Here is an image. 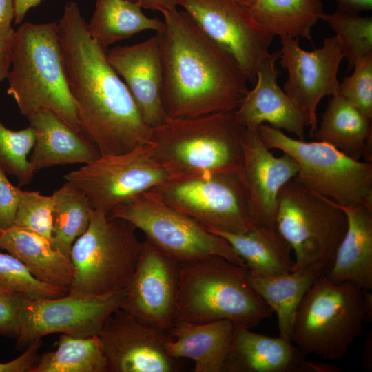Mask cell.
I'll return each mask as SVG.
<instances>
[{
  "mask_svg": "<svg viewBox=\"0 0 372 372\" xmlns=\"http://www.w3.org/2000/svg\"><path fill=\"white\" fill-rule=\"evenodd\" d=\"M57 28L81 134L101 156L122 154L151 143L152 129L108 63L107 50L91 38L76 2L66 3Z\"/></svg>",
  "mask_w": 372,
  "mask_h": 372,
  "instance_id": "obj_1",
  "label": "cell"
},
{
  "mask_svg": "<svg viewBox=\"0 0 372 372\" xmlns=\"http://www.w3.org/2000/svg\"><path fill=\"white\" fill-rule=\"evenodd\" d=\"M156 32L163 67L162 102L167 118L235 110L248 91L235 62L184 10L162 12Z\"/></svg>",
  "mask_w": 372,
  "mask_h": 372,
  "instance_id": "obj_2",
  "label": "cell"
},
{
  "mask_svg": "<svg viewBox=\"0 0 372 372\" xmlns=\"http://www.w3.org/2000/svg\"><path fill=\"white\" fill-rule=\"evenodd\" d=\"M246 267L209 255L179 262L176 322L229 320L252 329L273 311L249 284Z\"/></svg>",
  "mask_w": 372,
  "mask_h": 372,
  "instance_id": "obj_3",
  "label": "cell"
},
{
  "mask_svg": "<svg viewBox=\"0 0 372 372\" xmlns=\"http://www.w3.org/2000/svg\"><path fill=\"white\" fill-rule=\"evenodd\" d=\"M11 65L7 93L12 96L22 115L50 110L81 134L57 23L21 24L15 30Z\"/></svg>",
  "mask_w": 372,
  "mask_h": 372,
  "instance_id": "obj_4",
  "label": "cell"
},
{
  "mask_svg": "<svg viewBox=\"0 0 372 372\" xmlns=\"http://www.w3.org/2000/svg\"><path fill=\"white\" fill-rule=\"evenodd\" d=\"M245 130L235 110L167 118L152 129L153 156L171 177L205 173L241 176Z\"/></svg>",
  "mask_w": 372,
  "mask_h": 372,
  "instance_id": "obj_5",
  "label": "cell"
},
{
  "mask_svg": "<svg viewBox=\"0 0 372 372\" xmlns=\"http://www.w3.org/2000/svg\"><path fill=\"white\" fill-rule=\"evenodd\" d=\"M372 320V296L324 274L308 289L296 312L291 341L305 355L342 358Z\"/></svg>",
  "mask_w": 372,
  "mask_h": 372,
  "instance_id": "obj_6",
  "label": "cell"
},
{
  "mask_svg": "<svg viewBox=\"0 0 372 372\" xmlns=\"http://www.w3.org/2000/svg\"><path fill=\"white\" fill-rule=\"evenodd\" d=\"M130 222L94 210L87 230L73 243L74 273L68 293L101 296L125 291L143 242Z\"/></svg>",
  "mask_w": 372,
  "mask_h": 372,
  "instance_id": "obj_7",
  "label": "cell"
},
{
  "mask_svg": "<svg viewBox=\"0 0 372 372\" xmlns=\"http://www.w3.org/2000/svg\"><path fill=\"white\" fill-rule=\"evenodd\" d=\"M257 130L269 149L280 150L297 161L295 178L303 186L340 205L372 208L371 163L353 159L326 143L289 137L265 123Z\"/></svg>",
  "mask_w": 372,
  "mask_h": 372,
  "instance_id": "obj_8",
  "label": "cell"
},
{
  "mask_svg": "<svg viewBox=\"0 0 372 372\" xmlns=\"http://www.w3.org/2000/svg\"><path fill=\"white\" fill-rule=\"evenodd\" d=\"M347 224L345 214L335 202L307 189L295 178L279 192L276 229L291 247L293 270L320 262L327 271Z\"/></svg>",
  "mask_w": 372,
  "mask_h": 372,
  "instance_id": "obj_9",
  "label": "cell"
},
{
  "mask_svg": "<svg viewBox=\"0 0 372 372\" xmlns=\"http://www.w3.org/2000/svg\"><path fill=\"white\" fill-rule=\"evenodd\" d=\"M108 215L132 223L145 240L178 262L218 255L245 267L226 240L167 204L154 190L116 206Z\"/></svg>",
  "mask_w": 372,
  "mask_h": 372,
  "instance_id": "obj_10",
  "label": "cell"
},
{
  "mask_svg": "<svg viewBox=\"0 0 372 372\" xmlns=\"http://www.w3.org/2000/svg\"><path fill=\"white\" fill-rule=\"evenodd\" d=\"M153 190L167 204L208 231L237 234L255 226L240 174L205 173L171 177Z\"/></svg>",
  "mask_w": 372,
  "mask_h": 372,
  "instance_id": "obj_11",
  "label": "cell"
},
{
  "mask_svg": "<svg viewBox=\"0 0 372 372\" xmlns=\"http://www.w3.org/2000/svg\"><path fill=\"white\" fill-rule=\"evenodd\" d=\"M63 178L87 195L94 210L109 214L171 176L154 159L151 143L125 153L100 156Z\"/></svg>",
  "mask_w": 372,
  "mask_h": 372,
  "instance_id": "obj_12",
  "label": "cell"
},
{
  "mask_svg": "<svg viewBox=\"0 0 372 372\" xmlns=\"http://www.w3.org/2000/svg\"><path fill=\"white\" fill-rule=\"evenodd\" d=\"M178 6L254 83L256 68L275 36L257 23L249 9L235 0H178Z\"/></svg>",
  "mask_w": 372,
  "mask_h": 372,
  "instance_id": "obj_13",
  "label": "cell"
},
{
  "mask_svg": "<svg viewBox=\"0 0 372 372\" xmlns=\"http://www.w3.org/2000/svg\"><path fill=\"white\" fill-rule=\"evenodd\" d=\"M125 291L101 295L67 293L57 298H26L17 337V347L52 333L76 337L99 335L107 318L120 309Z\"/></svg>",
  "mask_w": 372,
  "mask_h": 372,
  "instance_id": "obj_14",
  "label": "cell"
},
{
  "mask_svg": "<svg viewBox=\"0 0 372 372\" xmlns=\"http://www.w3.org/2000/svg\"><path fill=\"white\" fill-rule=\"evenodd\" d=\"M279 63L288 72L284 91L307 114L310 134L318 127L317 107L324 96L339 94V66L344 59L334 35L324 39L323 45L311 51L303 50L298 38L280 36Z\"/></svg>",
  "mask_w": 372,
  "mask_h": 372,
  "instance_id": "obj_15",
  "label": "cell"
},
{
  "mask_svg": "<svg viewBox=\"0 0 372 372\" xmlns=\"http://www.w3.org/2000/svg\"><path fill=\"white\" fill-rule=\"evenodd\" d=\"M107 372H176V359L168 355L170 331L145 324L118 309L105 322L99 335Z\"/></svg>",
  "mask_w": 372,
  "mask_h": 372,
  "instance_id": "obj_16",
  "label": "cell"
},
{
  "mask_svg": "<svg viewBox=\"0 0 372 372\" xmlns=\"http://www.w3.org/2000/svg\"><path fill=\"white\" fill-rule=\"evenodd\" d=\"M178 273L179 262L145 240L121 309L145 324L171 331L176 321Z\"/></svg>",
  "mask_w": 372,
  "mask_h": 372,
  "instance_id": "obj_17",
  "label": "cell"
},
{
  "mask_svg": "<svg viewBox=\"0 0 372 372\" xmlns=\"http://www.w3.org/2000/svg\"><path fill=\"white\" fill-rule=\"evenodd\" d=\"M282 153L279 157L273 156L258 130L246 128L242 138L241 178L248 193L255 226L276 228L279 192L298 172L297 161Z\"/></svg>",
  "mask_w": 372,
  "mask_h": 372,
  "instance_id": "obj_18",
  "label": "cell"
},
{
  "mask_svg": "<svg viewBox=\"0 0 372 372\" xmlns=\"http://www.w3.org/2000/svg\"><path fill=\"white\" fill-rule=\"evenodd\" d=\"M279 55V52H268L261 59L256 68L254 87L248 90L235 113L247 129L257 130L265 123L304 141L305 128L309 126V116L278 83L276 62Z\"/></svg>",
  "mask_w": 372,
  "mask_h": 372,
  "instance_id": "obj_19",
  "label": "cell"
},
{
  "mask_svg": "<svg viewBox=\"0 0 372 372\" xmlns=\"http://www.w3.org/2000/svg\"><path fill=\"white\" fill-rule=\"evenodd\" d=\"M106 58L130 92L152 129L167 118L163 106V67L156 34L131 45L107 50Z\"/></svg>",
  "mask_w": 372,
  "mask_h": 372,
  "instance_id": "obj_20",
  "label": "cell"
},
{
  "mask_svg": "<svg viewBox=\"0 0 372 372\" xmlns=\"http://www.w3.org/2000/svg\"><path fill=\"white\" fill-rule=\"evenodd\" d=\"M338 367L305 359V355L280 335L256 333L235 325L230 351L222 372H339Z\"/></svg>",
  "mask_w": 372,
  "mask_h": 372,
  "instance_id": "obj_21",
  "label": "cell"
},
{
  "mask_svg": "<svg viewBox=\"0 0 372 372\" xmlns=\"http://www.w3.org/2000/svg\"><path fill=\"white\" fill-rule=\"evenodd\" d=\"M27 118L35 135L30 158L34 173L55 165L87 164L101 156L91 142L54 112L41 110Z\"/></svg>",
  "mask_w": 372,
  "mask_h": 372,
  "instance_id": "obj_22",
  "label": "cell"
},
{
  "mask_svg": "<svg viewBox=\"0 0 372 372\" xmlns=\"http://www.w3.org/2000/svg\"><path fill=\"white\" fill-rule=\"evenodd\" d=\"M347 229L333 261L324 275L332 282H349L362 289H372V208L361 204L340 205Z\"/></svg>",
  "mask_w": 372,
  "mask_h": 372,
  "instance_id": "obj_23",
  "label": "cell"
},
{
  "mask_svg": "<svg viewBox=\"0 0 372 372\" xmlns=\"http://www.w3.org/2000/svg\"><path fill=\"white\" fill-rule=\"evenodd\" d=\"M234 331L235 324L229 320L204 323L176 322L171 330L173 339L166 343V351L176 360H192L194 372H222Z\"/></svg>",
  "mask_w": 372,
  "mask_h": 372,
  "instance_id": "obj_24",
  "label": "cell"
},
{
  "mask_svg": "<svg viewBox=\"0 0 372 372\" xmlns=\"http://www.w3.org/2000/svg\"><path fill=\"white\" fill-rule=\"evenodd\" d=\"M0 248L19 259L39 280L68 291L74 273L71 260L47 238L13 225L0 230Z\"/></svg>",
  "mask_w": 372,
  "mask_h": 372,
  "instance_id": "obj_25",
  "label": "cell"
},
{
  "mask_svg": "<svg viewBox=\"0 0 372 372\" xmlns=\"http://www.w3.org/2000/svg\"><path fill=\"white\" fill-rule=\"evenodd\" d=\"M371 120L340 95L331 96L312 137L349 157L372 158Z\"/></svg>",
  "mask_w": 372,
  "mask_h": 372,
  "instance_id": "obj_26",
  "label": "cell"
},
{
  "mask_svg": "<svg viewBox=\"0 0 372 372\" xmlns=\"http://www.w3.org/2000/svg\"><path fill=\"white\" fill-rule=\"evenodd\" d=\"M209 231L228 242L251 275L270 277L293 270L291 247L276 228L256 225L243 233Z\"/></svg>",
  "mask_w": 372,
  "mask_h": 372,
  "instance_id": "obj_27",
  "label": "cell"
},
{
  "mask_svg": "<svg viewBox=\"0 0 372 372\" xmlns=\"http://www.w3.org/2000/svg\"><path fill=\"white\" fill-rule=\"evenodd\" d=\"M325 271V265L320 262L270 277L255 276L247 271L251 286L276 313L280 336L291 340L298 307L314 281Z\"/></svg>",
  "mask_w": 372,
  "mask_h": 372,
  "instance_id": "obj_28",
  "label": "cell"
},
{
  "mask_svg": "<svg viewBox=\"0 0 372 372\" xmlns=\"http://www.w3.org/2000/svg\"><path fill=\"white\" fill-rule=\"evenodd\" d=\"M137 3L129 0H96L95 9L87 23L91 38L102 48L138 33L163 27V21L149 17Z\"/></svg>",
  "mask_w": 372,
  "mask_h": 372,
  "instance_id": "obj_29",
  "label": "cell"
},
{
  "mask_svg": "<svg viewBox=\"0 0 372 372\" xmlns=\"http://www.w3.org/2000/svg\"><path fill=\"white\" fill-rule=\"evenodd\" d=\"M247 8L257 23L273 36L311 41L312 28L324 12L321 0H254Z\"/></svg>",
  "mask_w": 372,
  "mask_h": 372,
  "instance_id": "obj_30",
  "label": "cell"
},
{
  "mask_svg": "<svg viewBox=\"0 0 372 372\" xmlns=\"http://www.w3.org/2000/svg\"><path fill=\"white\" fill-rule=\"evenodd\" d=\"M52 246L70 257L74 241L87 229L94 208L87 195L66 181L52 195Z\"/></svg>",
  "mask_w": 372,
  "mask_h": 372,
  "instance_id": "obj_31",
  "label": "cell"
},
{
  "mask_svg": "<svg viewBox=\"0 0 372 372\" xmlns=\"http://www.w3.org/2000/svg\"><path fill=\"white\" fill-rule=\"evenodd\" d=\"M31 372H107L101 340L62 333L56 349L39 355Z\"/></svg>",
  "mask_w": 372,
  "mask_h": 372,
  "instance_id": "obj_32",
  "label": "cell"
},
{
  "mask_svg": "<svg viewBox=\"0 0 372 372\" xmlns=\"http://www.w3.org/2000/svg\"><path fill=\"white\" fill-rule=\"evenodd\" d=\"M320 19L335 33L344 58L348 61V71L353 69L358 60L372 53L371 17L337 10L333 13L323 12Z\"/></svg>",
  "mask_w": 372,
  "mask_h": 372,
  "instance_id": "obj_33",
  "label": "cell"
},
{
  "mask_svg": "<svg viewBox=\"0 0 372 372\" xmlns=\"http://www.w3.org/2000/svg\"><path fill=\"white\" fill-rule=\"evenodd\" d=\"M34 141V132L30 126L14 131L0 121V167L15 176L20 186L29 183L35 174L28 158Z\"/></svg>",
  "mask_w": 372,
  "mask_h": 372,
  "instance_id": "obj_34",
  "label": "cell"
},
{
  "mask_svg": "<svg viewBox=\"0 0 372 372\" xmlns=\"http://www.w3.org/2000/svg\"><path fill=\"white\" fill-rule=\"evenodd\" d=\"M0 285L32 298H51L66 295V289L44 283L10 254L0 253Z\"/></svg>",
  "mask_w": 372,
  "mask_h": 372,
  "instance_id": "obj_35",
  "label": "cell"
},
{
  "mask_svg": "<svg viewBox=\"0 0 372 372\" xmlns=\"http://www.w3.org/2000/svg\"><path fill=\"white\" fill-rule=\"evenodd\" d=\"M14 225L32 231L51 242L52 198L39 191L22 190Z\"/></svg>",
  "mask_w": 372,
  "mask_h": 372,
  "instance_id": "obj_36",
  "label": "cell"
},
{
  "mask_svg": "<svg viewBox=\"0 0 372 372\" xmlns=\"http://www.w3.org/2000/svg\"><path fill=\"white\" fill-rule=\"evenodd\" d=\"M353 72L340 83V96L372 119V53L358 60Z\"/></svg>",
  "mask_w": 372,
  "mask_h": 372,
  "instance_id": "obj_37",
  "label": "cell"
},
{
  "mask_svg": "<svg viewBox=\"0 0 372 372\" xmlns=\"http://www.w3.org/2000/svg\"><path fill=\"white\" fill-rule=\"evenodd\" d=\"M26 296L0 285V335L17 338Z\"/></svg>",
  "mask_w": 372,
  "mask_h": 372,
  "instance_id": "obj_38",
  "label": "cell"
},
{
  "mask_svg": "<svg viewBox=\"0 0 372 372\" xmlns=\"http://www.w3.org/2000/svg\"><path fill=\"white\" fill-rule=\"evenodd\" d=\"M22 189L8 180L6 172L0 167V229L14 225Z\"/></svg>",
  "mask_w": 372,
  "mask_h": 372,
  "instance_id": "obj_39",
  "label": "cell"
},
{
  "mask_svg": "<svg viewBox=\"0 0 372 372\" xmlns=\"http://www.w3.org/2000/svg\"><path fill=\"white\" fill-rule=\"evenodd\" d=\"M41 339L32 342L19 357L6 362H0V372H31L38 361V351Z\"/></svg>",
  "mask_w": 372,
  "mask_h": 372,
  "instance_id": "obj_40",
  "label": "cell"
},
{
  "mask_svg": "<svg viewBox=\"0 0 372 372\" xmlns=\"http://www.w3.org/2000/svg\"><path fill=\"white\" fill-rule=\"evenodd\" d=\"M15 30L0 26V82L7 78L12 63Z\"/></svg>",
  "mask_w": 372,
  "mask_h": 372,
  "instance_id": "obj_41",
  "label": "cell"
},
{
  "mask_svg": "<svg viewBox=\"0 0 372 372\" xmlns=\"http://www.w3.org/2000/svg\"><path fill=\"white\" fill-rule=\"evenodd\" d=\"M138 4L142 8L159 11L161 13L167 10L177 9L178 0H129Z\"/></svg>",
  "mask_w": 372,
  "mask_h": 372,
  "instance_id": "obj_42",
  "label": "cell"
},
{
  "mask_svg": "<svg viewBox=\"0 0 372 372\" xmlns=\"http://www.w3.org/2000/svg\"><path fill=\"white\" fill-rule=\"evenodd\" d=\"M338 7V10L358 13L361 11L371 10L372 0H333Z\"/></svg>",
  "mask_w": 372,
  "mask_h": 372,
  "instance_id": "obj_43",
  "label": "cell"
},
{
  "mask_svg": "<svg viewBox=\"0 0 372 372\" xmlns=\"http://www.w3.org/2000/svg\"><path fill=\"white\" fill-rule=\"evenodd\" d=\"M41 1L42 0H14V23H21L24 19L28 11L39 6Z\"/></svg>",
  "mask_w": 372,
  "mask_h": 372,
  "instance_id": "obj_44",
  "label": "cell"
},
{
  "mask_svg": "<svg viewBox=\"0 0 372 372\" xmlns=\"http://www.w3.org/2000/svg\"><path fill=\"white\" fill-rule=\"evenodd\" d=\"M14 14V0H0V26H11Z\"/></svg>",
  "mask_w": 372,
  "mask_h": 372,
  "instance_id": "obj_45",
  "label": "cell"
},
{
  "mask_svg": "<svg viewBox=\"0 0 372 372\" xmlns=\"http://www.w3.org/2000/svg\"><path fill=\"white\" fill-rule=\"evenodd\" d=\"M362 364L364 369L371 371L372 369V333L370 332L364 340L363 347Z\"/></svg>",
  "mask_w": 372,
  "mask_h": 372,
  "instance_id": "obj_46",
  "label": "cell"
},
{
  "mask_svg": "<svg viewBox=\"0 0 372 372\" xmlns=\"http://www.w3.org/2000/svg\"><path fill=\"white\" fill-rule=\"evenodd\" d=\"M236 1H237L238 3H240L241 5L244 6H246V7H248L251 5V3L254 1V0H235Z\"/></svg>",
  "mask_w": 372,
  "mask_h": 372,
  "instance_id": "obj_47",
  "label": "cell"
},
{
  "mask_svg": "<svg viewBox=\"0 0 372 372\" xmlns=\"http://www.w3.org/2000/svg\"><path fill=\"white\" fill-rule=\"evenodd\" d=\"M1 230V229H0Z\"/></svg>",
  "mask_w": 372,
  "mask_h": 372,
  "instance_id": "obj_48",
  "label": "cell"
}]
</instances>
